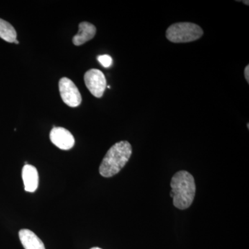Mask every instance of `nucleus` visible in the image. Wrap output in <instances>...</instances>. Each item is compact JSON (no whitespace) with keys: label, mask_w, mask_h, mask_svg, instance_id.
Masks as SVG:
<instances>
[{"label":"nucleus","mask_w":249,"mask_h":249,"mask_svg":"<svg viewBox=\"0 0 249 249\" xmlns=\"http://www.w3.org/2000/svg\"><path fill=\"white\" fill-rule=\"evenodd\" d=\"M204 31L197 24L191 22H178L172 24L166 31L167 39L173 43H188L199 40Z\"/></svg>","instance_id":"7ed1b4c3"},{"label":"nucleus","mask_w":249,"mask_h":249,"mask_svg":"<svg viewBox=\"0 0 249 249\" xmlns=\"http://www.w3.org/2000/svg\"><path fill=\"white\" fill-rule=\"evenodd\" d=\"M14 43L17 44L18 45V44H19V41L17 40V39H16V40L14 41Z\"/></svg>","instance_id":"4468645a"},{"label":"nucleus","mask_w":249,"mask_h":249,"mask_svg":"<svg viewBox=\"0 0 249 249\" xmlns=\"http://www.w3.org/2000/svg\"><path fill=\"white\" fill-rule=\"evenodd\" d=\"M59 91L63 102L71 107L79 106L82 102V96L79 89L72 80L66 77L59 81Z\"/></svg>","instance_id":"39448f33"},{"label":"nucleus","mask_w":249,"mask_h":249,"mask_svg":"<svg viewBox=\"0 0 249 249\" xmlns=\"http://www.w3.org/2000/svg\"><path fill=\"white\" fill-rule=\"evenodd\" d=\"M132 154V147L127 141L116 142L108 150L99 167V173L103 178L114 176L124 168Z\"/></svg>","instance_id":"f03ea898"},{"label":"nucleus","mask_w":249,"mask_h":249,"mask_svg":"<svg viewBox=\"0 0 249 249\" xmlns=\"http://www.w3.org/2000/svg\"><path fill=\"white\" fill-rule=\"evenodd\" d=\"M50 140L61 150H70L74 146V137L70 131L64 127H53L50 132Z\"/></svg>","instance_id":"423d86ee"},{"label":"nucleus","mask_w":249,"mask_h":249,"mask_svg":"<svg viewBox=\"0 0 249 249\" xmlns=\"http://www.w3.org/2000/svg\"><path fill=\"white\" fill-rule=\"evenodd\" d=\"M78 34L73 36V43L80 46L86 43L94 37L96 34V28L93 24L88 22H83L79 24Z\"/></svg>","instance_id":"6e6552de"},{"label":"nucleus","mask_w":249,"mask_h":249,"mask_svg":"<svg viewBox=\"0 0 249 249\" xmlns=\"http://www.w3.org/2000/svg\"><path fill=\"white\" fill-rule=\"evenodd\" d=\"M173 195V205L177 209H188L194 201L196 185L193 175L186 170L175 173L170 182Z\"/></svg>","instance_id":"f257e3e1"},{"label":"nucleus","mask_w":249,"mask_h":249,"mask_svg":"<svg viewBox=\"0 0 249 249\" xmlns=\"http://www.w3.org/2000/svg\"><path fill=\"white\" fill-rule=\"evenodd\" d=\"M19 237L25 249H46L42 241L29 229L19 231Z\"/></svg>","instance_id":"1a4fd4ad"},{"label":"nucleus","mask_w":249,"mask_h":249,"mask_svg":"<svg viewBox=\"0 0 249 249\" xmlns=\"http://www.w3.org/2000/svg\"><path fill=\"white\" fill-rule=\"evenodd\" d=\"M245 79L247 80V83H249V65H247V66L245 67Z\"/></svg>","instance_id":"f8f14e48"},{"label":"nucleus","mask_w":249,"mask_h":249,"mask_svg":"<svg viewBox=\"0 0 249 249\" xmlns=\"http://www.w3.org/2000/svg\"><path fill=\"white\" fill-rule=\"evenodd\" d=\"M22 177L24 190L29 193H34L37 190L39 183V175L36 167L25 164L22 168Z\"/></svg>","instance_id":"0eeeda50"},{"label":"nucleus","mask_w":249,"mask_h":249,"mask_svg":"<svg viewBox=\"0 0 249 249\" xmlns=\"http://www.w3.org/2000/svg\"><path fill=\"white\" fill-rule=\"evenodd\" d=\"M247 127H248V129L249 128V124H247Z\"/></svg>","instance_id":"dca6fc26"},{"label":"nucleus","mask_w":249,"mask_h":249,"mask_svg":"<svg viewBox=\"0 0 249 249\" xmlns=\"http://www.w3.org/2000/svg\"><path fill=\"white\" fill-rule=\"evenodd\" d=\"M0 37L6 42L13 43L16 40L17 33L15 28L4 19L0 18Z\"/></svg>","instance_id":"9d476101"},{"label":"nucleus","mask_w":249,"mask_h":249,"mask_svg":"<svg viewBox=\"0 0 249 249\" xmlns=\"http://www.w3.org/2000/svg\"><path fill=\"white\" fill-rule=\"evenodd\" d=\"M242 2H244V4H247V6H249V1H242Z\"/></svg>","instance_id":"ddd939ff"},{"label":"nucleus","mask_w":249,"mask_h":249,"mask_svg":"<svg viewBox=\"0 0 249 249\" xmlns=\"http://www.w3.org/2000/svg\"><path fill=\"white\" fill-rule=\"evenodd\" d=\"M90 249H103L99 248V247H93V248H91Z\"/></svg>","instance_id":"2eb2a0df"},{"label":"nucleus","mask_w":249,"mask_h":249,"mask_svg":"<svg viewBox=\"0 0 249 249\" xmlns=\"http://www.w3.org/2000/svg\"><path fill=\"white\" fill-rule=\"evenodd\" d=\"M84 80L87 88L93 96L102 97L107 88V80L101 70L96 69L88 70L85 73Z\"/></svg>","instance_id":"20e7f679"},{"label":"nucleus","mask_w":249,"mask_h":249,"mask_svg":"<svg viewBox=\"0 0 249 249\" xmlns=\"http://www.w3.org/2000/svg\"><path fill=\"white\" fill-rule=\"evenodd\" d=\"M97 59L100 64L105 68H109L112 65V58H111L110 55H107V54L99 55Z\"/></svg>","instance_id":"9b49d317"}]
</instances>
